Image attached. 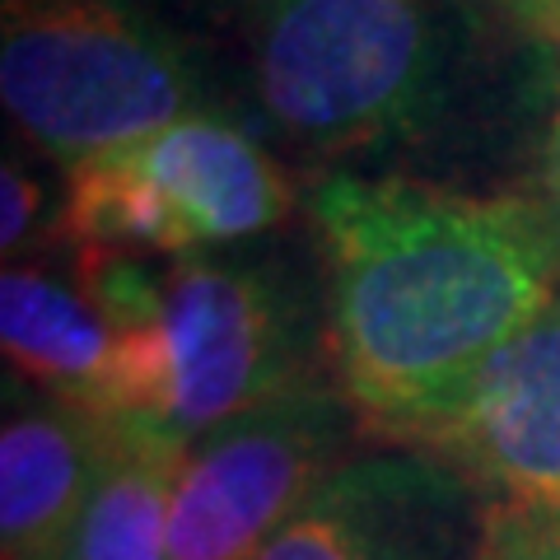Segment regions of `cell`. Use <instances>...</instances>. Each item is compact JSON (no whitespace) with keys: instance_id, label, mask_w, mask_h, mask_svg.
Instances as JSON below:
<instances>
[{"instance_id":"cell-1","label":"cell","mask_w":560,"mask_h":560,"mask_svg":"<svg viewBox=\"0 0 560 560\" xmlns=\"http://www.w3.org/2000/svg\"><path fill=\"white\" fill-rule=\"evenodd\" d=\"M327 350L364 440L416 448L560 294V210L528 191L327 173L308 191Z\"/></svg>"},{"instance_id":"cell-2","label":"cell","mask_w":560,"mask_h":560,"mask_svg":"<svg viewBox=\"0 0 560 560\" xmlns=\"http://www.w3.org/2000/svg\"><path fill=\"white\" fill-rule=\"evenodd\" d=\"M253 90L285 145L341 160L416 131L440 98L425 0H261Z\"/></svg>"},{"instance_id":"cell-3","label":"cell","mask_w":560,"mask_h":560,"mask_svg":"<svg viewBox=\"0 0 560 560\" xmlns=\"http://www.w3.org/2000/svg\"><path fill=\"white\" fill-rule=\"evenodd\" d=\"M117 337L108 420H150L187 444L318 374L285 290L210 253L173 261L154 313Z\"/></svg>"},{"instance_id":"cell-4","label":"cell","mask_w":560,"mask_h":560,"mask_svg":"<svg viewBox=\"0 0 560 560\" xmlns=\"http://www.w3.org/2000/svg\"><path fill=\"white\" fill-rule=\"evenodd\" d=\"M0 94L66 168L201 113L183 51L121 0H5Z\"/></svg>"},{"instance_id":"cell-5","label":"cell","mask_w":560,"mask_h":560,"mask_svg":"<svg viewBox=\"0 0 560 560\" xmlns=\"http://www.w3.org/2000/svg\"><path fill=\"white\" fill-rule=\"evenodd\" d=\"M294 210V178L253 136L220 117H183L66 173L51 224L70 253L191 257L267 234Z\"/></svg>"},{"instance_id":"cell-6","label":"cell","mask_w":560,"mask_h":560,"mask_svg":"<svg viewBox=\"0 0 560 560\" xmlns=\"http://www.w3.org/2000/svg\"><path fill=\"white\" fill-rule=\"evenodd\" d=\"M360 430L346 393L304 378L191 440L173 490L168 560H253L337 471Z\"/></svg>"},{"instance_id":"cell-7","label":"cell","mask_w":560,"mask_h":560,"mask_svg":"<svg viewBox=\"0 0 560 560\" xmlns=\"http://www.w3.org/2000/svg\"><path fill=\"white\" fill-rule=\"evenodd\" d=\"M486 504L416 448L346 458L253 560H471Z\"/></svg>"},{"instance_id":"cell-8","label":"cell","mask_w":560,"mask_h":560,"mask_svg":"<svg viewBox=\"0 0 560 560\" xmlns=\"http://www.w3.org/2000/svg\"><path fill=\"white\" fill-rule=\"evenodd\" d=\"M416 453L448 463L486 510L560 523V294L486 364Z\"/></svg>"},{"instance_id":"cell-9","label":"cell","mask_w":560,"mask_h":560,"mask_svg":"<svg viewBox=\"0 0 560 560\" xmlns=\"http://www.w3.org/2000/svg\"><path fill=\"white\" fill-rule=\"evenodd\" d=\"M108 420L66 401H33L0 430V547L5 560H61L94 490Z\"/></svg>"},{"instance_id":"cell-10","label":"cell","mask_w":560,"mask_h":560,"mask_svg":"<svg viewBox=\"0 0 560 560\" xmlns=\"http://www.w3.org/2000/svg\"><path fill=\"white\" fill-rule=\"evenodd\" d=\"M0 346L28 388L108 420L121 337L75 280L10 261L0 276Z\"/></svg>"},{"instance_id":"cell-11","label":"cell","mask_w":560,"mask_h":560,"mask_svg":"<svg viewBox=\"0 0 560 560\" xmlns=\"http://www.w3.org/2000/svg\"><path fill=\"white\" fill-rule=\"evenodd\" d=\"M187 440L150 420H108L103 463L61 560H168Z\"/></svg>"},{"instance_id":"cell-12","label":"cell","mask_w":560,"mask_h":560,"mask_svg":"<svg viewBox=\"0 0 560 560\" xmlns=\"http://www.w3.org/2000/svg\"><path fill=\"white\" fill-rule=\"evenodd\" d=\"M471 560H560V523L486 510L481 547Z\"/></svg>"},{"instance_id":"cell-13","label":"cell","mask_w":560,"mask_h":560,"mask_svg":"<svg viewBox=\"0 0 560 560\" xmlns=\"http://www.w3.org/2000/svg\"><path fill=\"white\" fill-rule=\"evenodd\" d=\"M38 215H43V183L24 168L5 164V178H0V243H5L10 257L28 243Z\"/></svg>"},{"instance_id":"cell-14","label":"cell","mask_w":560,"mask_h":560,"mask_svg":"<svg viewBox=\"0 0 560 560\" xmlns=\"http://www.w3.org/2000/svg\"><path fill=\"white\" fill-rule=\"evenodd\" d=\"M541 197L560 210V103L547 121V136H541Z\"/></svg>"},{"instance_id":"cell-15","label":"cell","mask_w":560,"mask_h":560,"mask_svg":"<svg viewBox=\"0 0 560 560\" xmlns=\"http://www.w3.org/2000/svg\"><path fill=\"white\" fill-rule=\"evenodd\" d=\"M500 5H510L523 24H533L541 33H547L560 20V0H500Z\"/></svg>"},{"instance_id":"cell-16","label":"cell","mask_w":560,"mask_h":560,"mask_svg":"<svg viewBox=\"0 0 560 560\" xmlns=\"http://www.w3.org/2000/svg\"><path fill=\"white\" fill-rule=\"evenodd\" d=\"M215 5H248V10H257L261 0H215Z\"/></svg>"},{"instance_id":"cell-17","label":"cell","mask_w":560,"mask_h":560,"mask_svg":"<svg viewBox=\"0 0 560 560\" xmlns=\"http://www.w3.org/2000/svg\"><path fill=\"white\" fill-rule=\"evenodd\" d=\"M547 38H551V43H560V20H556V24L547 28Z\"/></svg>"}]
</instances>
